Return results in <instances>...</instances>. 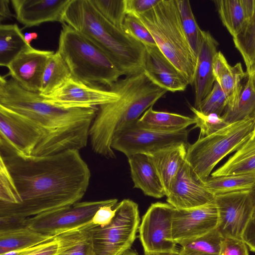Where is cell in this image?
I'll list each match as a JSON object with an SVG mask.
<instances>
[{"mask_svg": "<svg viewBox=\"0 0 255 255\" xmlns=\"http://www.w3.org/2000/svg\"><path fill=\"white\" fill-rule=\"evenodd\" d=\"M14 181L18 204L0 203V230L22 226L31 217L80 202L90 183L91 172L79 150L45 156H0Z\"/></svg>", "mask_w": 255, "mask_h": 255, "instance_id": "1", "label": "cell"}, {"mask_svg": "<svg viewBox=\"0 0 255 255\" xmlns=\"http://www.w3.org/2000/svg\"><path fill=\"white\" fill-rule=\"evenodd\" d=\"M0 106L26 117L41 129L42 137L33 152L34 156L84 148L98 110V107L57 106L46 101L39 92L25 90L3 76L0 77Z\"/></svg>", "mask_w": 255, "mask_h": 255, "instance_id": "2", "label": "cell"}, {"mask_svg": "<svg viewBox=\"0 0 255 255\" xmlns=\"http://www.w3.org/2000/svg\"><path fill=\"white\" fill-rule=\"evenodd\" d=\"M109 88L118 93L119 98L98 107L89 139L93 152L114 158L116 155L111 143L114 134L135 123L167 91L152 82L143 71L119 79Z\"/></svg>", "mask_w": 255, "mask_h": 255, "instance_id": "3", "label": "cell"}, {"mask_svg": "<svg viewBox=\"0 0 255 255\" xmlns=\"http://www.w3.org/2000/svg\"><path fill=\"white\" fill-rule=\"evenodd\" d=\"M63 22L99 47L123 75L143 71L145 46L108 21L90 0H71L64 12Z\"/></svg>", "mask_w": 255, "mask_h": 255, "instance_id": "4", "label": "cell"}, {"mask_svg": "<svg viewBox=\"0 0 255 255\" xmlns=\"http://www.w3.org/2000/svg\"><path fill=\"white\" fill-rule=\"evenodd\" d=\"M135 16L163 55L192 85L197 59L183 30L176 0H160L151 10Z\"/></svg>", "mask_w": 255, "mask_h": 255, "instance_id": "5", "label": "cell"}, {"mask_svg": "<svg viewBox=\"0 0 255 255\" xmlns=\"http://www.w3.org/2000/svg\"><path fill=\"white\" fill-rule=\"evenodd\" d=\"M57 51L72 76L86 84L110 88L123 75L99 47L66 23L62 24Z\"/></svg>", "mask_w": 255, "mask_h": 255, "instance_id": "6", "label": "cell"}, {"mask_svg": "<svg viewBox=\"0 0 255 255\" xmlns=\"http://www.w3.org/2000/svg\"><path fill=\"white\" fill-rule=\"evenodd\" d=\"M253 117L229 124L216 132L199 137L188 146L185 160L203 182L215 166L227 155L237 151L252 136Z\"/></svg>", "mask_w": 255, "mask_h": 255, "instance_id": "7", "label": "cell"}, {"mask_svg": "<svg viewBox=\"0 0 255 255\" xmlns=\"http://www.w3.org/2000/svg\"><path fill=\"white\" fill-rule=\"evenodd\" d=\"M112 222L104 227L92 229L93 255H121L131 247L136 238L140 219L137 203L128 199L117 204Z\"/></svg>", "mask_w": 255, "mask_h": 255, "instance_id": "8", "label": "cell"}, {"mask_svg": "<svg viewBox=\"0 0 255 255\" xmlns=\"http://www.w3.org/2000/svg\"><path fill=\"white\" fill-rule=\"evenodd\" d=\"M175 208L169 204L152 203L142 217L139 239L144 255L177 253L172 236V217Z\"/></svg>", "mask_w": 255, "mask_h": 255, "instance_id": "9", "label": "cell"}, {"mask_svg": "<svg viewBox=\"0 0 255 255\" xmlns=\"http://www.w3.org/2000/svg\"><path fill=\"white\" fill-rule=\"evenodd\" d=\"M41 137V129L33 122L0 106V156H32Z\"/></svg>", "mask_w": 255, "mask_h": 255, "instance_id": "10", "label": "cell"}, {"mask_svg": "<svg viewBox=\"0 0 255 255\" xmlns=\"http://www.w3.org/2000/svg\"><path fill=\"white\" fill-rule=\"evenodd\" d=\"M116 200L78 202L66 208L29 218L22 225L54 237L64 231L91 223L93 216L101 206Z\"/></svg>", "mask_w": 255, "mask_h": 255, "instance_id": "11", "label": "cell"}, {"mask_svg": "<svg viewBox=\"0 0 255 255\" xmlns=\"http://www.w3.org/2000/svg\"><path fill=\"white\" fill-rule=\"evenodd\" d=\"M136 122L114 134L111 143L113 150L128 157L136 154L147 155L175 143L188 144L187 129L175 132H160L141 128Z\"/></svg>", "mask_w": 255, "mask_h": 255, "instance_id": "12", "label": "cell"}, {"mask_svg": "<svg viewBox=\"0 0 255 255\" xmlns=\"http://www.w3.org/2000/svg\"><path fill=\"white\" fill-rule=\"evenodd\" d=\"M215 202L219 215L217 229L222 236L242 239L255 208L250 190L216 195Z\"/></svg>", "mask_w": 255, "mask_h": 255, "instance_id": "13", "label": "cell"}, {"mask_svg": "<svg viewBox=\"0 0 255 255\" xmlns=\"http://www.w3.org/2000/svg\"><path fill=\"white\" fill-rule=\"evenodd\" d=\"M42 96L46 101L67 108L99 107L119 98L112 89L87 84L73 76L56 90Z\"/></svg>", "mask_w": 255, "mask_h": 255, "instance_id": "14", "label": "cell"}, {"mask_svg": "<svg viewBox=\"0 0 255 255\" xmlns=\"http://www.w3.org/2000/svg\"><path fill=\"white\" fill-rule=\"evenodd\" d=\"M219 215L214 201L188 209H174L172 217V236L181 245L216 229Z\"/></svg>", "mask_w": 255, "mask_h": 255, "instance_id": "15", "label": "cell"}, {"mask_svg": "<svg viewBox=\"0 0 255 255\" xmlns=\"http://www.w3.org/2000/svg\"><path fill=\"white\" fill-rule=\"evenodd\" d=\"M166 197L167 202L174 208L188 209L210 203L214 201L215 196L185 160Z\"/></svg>", "mask_w": 255, "mask_h": 255, "instance_id": "16", "label": "cell"}, {"mask_svg": "<svg viewBox=\"0 0 255 255\" xmlns=\"http://www.w3.org/2000/svg\"><path fill=\"white\" fill-rule=\"evenodd\" d=\"M54 53L33 47L23 51L7 66L8 75L24 90L39 92L45 66Z\"/></svg>", "mask_w": 255, "mask_h": 255, "instance_id": "17", "label": "cell"}, {"mask_svg": "<svg viewBox=\"0 0 255 255\" xmlns=\"http://www.w3.org/2000/svg\"><path fill=\"white\" fill-rule=\"evenodd\" d=\"M71 0H11L14 17L23 28L47 22L63 24V15Z\"/></svg>", "mask_w": 255, "mask_h": 255, "instance_id": "18", "label": "cell"}, {"mask_svg": "<svg viewBox=\"0 0 255 255\" xmlns=\"http://www.w3.org/2000/svg\"><path fill=\"white\" fill-rule=\"evenodd\" d=\"M143 71L155 84L167 91H185L188 82L157 46H145Z\"/></svg>", "mask_w": 255, "mask_h": 255, "instance_id": "19", "label": "cell"}, {"mask_svg": "<svg viewBox=\"0 0 255 255\" xmlns=\"http://www.w3.org/2000/svg\"><path fill=\"white\" fill-rule=\"evenodd\" d=\"M218 42L209 31H202L192 84L195 93L194 107L196 109L211 92L215 82L213 63L218 52Z\"/></svg>", "mask_w": 255, "mask_h": 255, "instance_id": "20", "label": "cell"}, {"mask_svg": "<svg viewBox=\"0 0 255 255\" xmlns=\"http://www.w3.org/2000/svg\"><path fill=\"white\" fill-rule=\"evenodd\" d=\"M188 146L183 142L175 143L147 155L159 176L165 196L185 160Z\"/></svg>", "mask_w": 255, "mask_h": 255, "instance_id": "21", "label": "cell"}, {"mask_svg": "<svg viewBox=\"0 0 255 255\" xmlns=\"http://www.w3.org/2000/svg\"><path fill=\"white\" fill-rule=\"evenodd\" d=\"M215 81L225 93L228 101L225 110H231L237 104L243 88L241 82L247 77L241 63L231 66L221 51L217 53L213 63Z\"/></svg>", "mask_w": 255, "mask_h": 255, "instance_id": "22", "label": "cell"}, {"mask_svg": "<svg viewBox=\"0 0 255 255\" xmlns=\"http://www.w3.org/2000/svg\"><path fill=\"white\" fill-rule=\"evenodd\" d=\"M128 159L134 188L153 198L158 199L165 196L159 176L147 155L136 154Z\"/></svg>", "mask_w": 255, "mask_h": 255, "instance_id": "23", "label": "cell"}, {"mask_svg": "<svg viewBox=\"0 0 255 255\" xmlns=\"http://www.w3.org/2000/svg\"><path fill=\"white\" fill-rule=\"evenodd\" d=\"M195 123L194 117L156 111L153 109V106L146 110L136 122L141 128L164 132L180 131Z\"/></svg>", "mask_w": 255, "mask_h": 255, "instance_id": "24", "label": "cell"}, {"mask_svg": "<svg viewBox=\"0 0 255 255\" xmlns=\"http://www.w3.org/2000/svg\"><path fill=\"white\" fill-rule=\"evenodd\" d=\"M94 226L91 222L56 235L55 255H93L92 229Z\"/></svg>", "mask_w": 255, "mask_h": 255, "instance_id": "25", "label": "cell"}, {"mask_svg": "<svg viewBox=\"0 0 255 255\" xmlns=\"http://www.w3.org/2000/svg\"><path fill=\"white\" fill-rule=\"evenodd\" d=\"M54 237L43 234L26 226L0 230V255L32 247Z\"/></svg>", "mask_w": 255, "mask_h": 255, "instance_id": "26", "label": "cell"}, {"mask_svg": "<svg viewBox=\"0 0 255 255\" xmlns=\"http://www.w3.org/2000/svg\"><path fill=\"white\" fill-rule=\"evenodd\" d=\"M255 173V138L248 140L211 177Z\"/></svg>", "mask_w": 255, "mask_h": 255, "instance_id": "27", "label": "cell"}, {"mask_svg": "<svg viewBox=\"0 0 255 255\" xmlns=\"http://www.w3.org/2000/svg\"><path fill=\"white\" fill-rule=\"evenodd\" d=\"M33 47L28 45L17 24L0 25V65L7 67L21 52Z\"/></svg>", "mask_w": 255, "mask_h": 255, "instance_id": "28", "label": "cell"}, {"mask_svg": "<svg viewBox=\"0 0 255 255\" xmlns=\"http://www.w3.org/2000/svg\"><path fill=\"white\" fill-rule=\"evenodd\" d=\"M72 77L67 65L57 51L47 61L39 93L48 95L64 84Z\"/></svg>", "mask_w": 255, "mask_h": 255, "instance_id": "29", "label": "cell"}, {"mask_svg": "<svg viewBox=\"0 0 255 255\" xmlns=\"http://www.w3.org/2000/svg\"><path fill=\"white\" fill-rule=\"evenodd\" d=\"M204 184L215 196L251 190L255 185V173L211 177L204 182Z\"/></svg>", "mask_w": 255, "mask_h": 255, "instance_id": "30", "label": "cell"}, {"mask_svg": "<svg viewBox=\"0 0 255 255\" xmlns=\"http://www.w3.org/2000/svg\"><path fill=\"white\" fill-rule=\"evenodd\" d=\"M223 25L235 37L247 23L241 0H215L214 1Z\"/></svg>", "mask_w": 255, "mask_h": 255, "instance_id": "31", "label": "cell"}, {"mask_svg": "<svg viewBox=\"0 0 255 255\" xmlns=\"http://www.w3.org/2000/svg\"><path fill=\"white\" fill-rule=\"evenodd\" d=\"M247 77L237 104L231 110H225L222 116L228 124L252 117L255 112V86L252 76Z\"/></svg>", "mask_w": 255, "mask_h": 255, "instance_id": "32", "label": "cell"}, {"mask_svg": "<svg viewBox=\"0 0 255 255\" xmlns=\"http://www.w3.org/2000/svg\"><path fill=\"white\" fill-rule=\"evenodd\" d=\"M236 48L242 56L247 75L255 71V10L240 33L233 37Z\"/></svg>", "mask_w": 255, "mask_h": 255, "instance_id": "33", "label": "cell"}, {"mask_svg": "<svg viewBox=\"0 0 255 255\" xmlns=\"http://www.w3.org/2000/svg\"><path fill=\"white\" fill-rule=\"evenodd\" d=\"M224 237L217 228L180 245V255H219Z\"/></svg>", "mask_w": 255, "mask_h": 255, "instance_id": "34", "label": "cell"}, {"mask_svg": "<svg viewBox=\"0 0 255 255\" xmlns=\"http://www.w3.org/2000/svg\"><path fill=\"white\" fill-rule=\"evenodd\" d=\"M183 28L197 59L200 49L202 30L198 25L188 0H176Z\"/></svg>", "mask_w": 255, "mask_h": 255, "instance_id": "35", "label": "cell"}, {"mask_svg": "<svg viewBox=\"0 0 255 255\" xmlns=\"http://www.w3.org/2000/svg\"><path fill=\"white\" fill-rule=\"evenodd\" d=\"M100 13L111 23L123 29L126 17L125 0H90Z\"/></svg>", "mask_w": 255, "mask_h": 255, "instance_id": "36", "label": "cell"}, {"mask_svg": "<svg viewBox=\"0 0 255 255\" xmlns=\"http://www.w3.org/2000/svg\"><path fill=\"white\" fill-rule=\"evenodd\" d=\"M190 108L196 120L194 128L200 129L199 137L208 136L229 124L222 116L215 113L204 114L192 106Z\"/></svg>", "mask_w": 255, "mask_h": 255, "instance_id": "37", "label": "cell"}, {"mask_svg": "<svg viewBox=\"0 0 255 255\" xmlns=\"http://www.w3.org/2000/svg\"><path fill=\"white\" fill-rule=\"evenodd\" d=\"M228 101L219 84L215 81L211 92L201 102L198 109L204 114L215 113L219 116L224 113Z\"/></svg>", "mask_w": 255, "mask_h": 255, "instance_id": "38", "label": "cell"}, {"mask_svg": "<svg viewBox=\"0 0 255 255\" xmlns=\"http://www.w3.org/2000/svg\"><path fill=\"white\" fill-rule=\"evenodd\" d=\"M20 202L13 178L3 159L0 157V203L18 204Z\"/></svg>", "mask_w": 255, "mask_h": 255, "instance_id": "39", "label": "cell"}, {"mask_svg": "<svg viewBox=\"0 0 255 255\" xmlns=\"http://www.w3.org/2000/svg\"><path fill=\"white\" fill-rule=\"evenodd\" d=\"M123 29L128 34L141 42L145 46H157L147 28L136 16L127 15Z\"/></svg>", "mask_w": 255, "mask_h": 255, "instance_id": "40", "label": "cell"}, {"mask_svg": "<svg viewBox=\"0 0 255 255\" xmlns=\"http://www.w3.org/2000/svg\"><path fill=\"white\" fill-rule=\"evenodd\" d=\"M118 200L101 206L93 216L91 222L96 226L104 227L109 225L117 211Z\"/></svg>", "mask_w": 255, "mask_h": 255, "instance_id": "41", "label": "cell"}, {"mask_svg": "<svg viewBox=\"0 0 255 255\" xmlns=\"http://www.w3.org/2000/svg\"><path fill=\"white\" fill-rule=\"evenodd\" d=\"M247 245L242 239L224 238L219 255H249Z\"/></svg>", "mask_w": 255, "mask_h": 255, "instance_id": "42", "label": "cell"}, {"mask_svg": "<svg viewBox=\"0 0 255 255\" xmlns=\"http://www.w3.org/2000/svg\"><path fill=\"white\" fill-rule=\"evenodd\" d=\"M160 0H125L127 15L137 16L144 14L156 5Z\"/></svg>", "mask_w": 255, "mask_h": 255, "instance_id": "43", "label": "cell"}, {"mask_svg": "<svg viewBox=\"0 0 255 255\" xmlns=\"http://www.w3.org/2000/svg\"><path fill=\"white\" fill-rule=\"evenodd\" d=\"M57 242L55 237L49 241L35 246L23 255H55Z\"/></svg>", "mask_w": 255, "mask_h": 255, "instance_id": "44", "label": "cell"}, {"mask_svg": "<svg viewBox=\"0 0 255 255\" xmlns=\"http://www.w3.org/2000/svg\"><path fill=\"white\" fill-rule=\"evenodd\" d=\"M242 240L251 251L255 252V218L252 217L248 223L243 233Z\"/></svg>", "mask_w": 255, "mask_h": 255, "instance_id": "45", "label": "cell"}, {"mask_svg": "<svg viewBox=\"0 0 255 255\" xmlns=\"http://www.w3.org/2000/svg\"><path fill=\"white\" fill-rule=\"evenodd\" d=\"M9 0H0V21L2 22L6 20H11L14 17L10 9ZM0 23V24H1Z\"/></svg>", "mask_w": 255, "mask_h": 255, "instance_id": "46", "label": "cell"}, {"mask_svg": "<svg viewBox=\"0 0 255 255\" xmlns=\"http://www.w3.org/2000/svg\"><path fill=\"white\" fill-rule=\"evenodd\" d=\"M247 22L253 15L255 10V0H241Z\"/></svg>", "mask_w": 255, "mask_h": 255, "instance_id": "47", "label": "cell"}, {"mask_svg": "<svg viewBox=\"0 0 255 255\" xmlns=\"http://www.w3.org/2000/svg\"><path fill=\"white\" fill-rule=\"evenodd\" d=\"M38 37V34L36 32H26L24 34V37L25 41L28 45L31 46V42L34 39H37Z\"/></svg>", "mask_w": 255, "mask_h": 255, "instance_id": "48", "label": "cell"}, {"mask_svg": "<svg viewBox=\"0 0 255 255\" xmlns=\"http://www.w3.org/2000/svg\"><path fill=\"white\" fill-rule=\"evenodd\" d=\"M121 255H139L135 251L129 249L126 251H125L124 253H123Z\"/></svg>", "mask_w": 255, "mask_h": 255, "instance_id": "49", "label": "cell"}, {"mask_svg": "<svg viewBox=\"0 0 255 255\" xmlns=\"http://www.w3.org/2000/svg\"><path fill=\"white\" fill-rule=\"evenodd\" d=\"M251 195L252 196V198L253 200V203L255 206V186L250 190Z\"/></svg>", "mask_w": 255, "mask_h": 255, "instance_id": "50", "label": "cell"}, {"mask_svg": "<svg viewBox=\"0 0 255 255\" xmlns=\"http://www.w3.org/2000/svg\"><path fill=\"white\" fill-rule=\"evenodd\" d=\"M254 118V130L253 131V133L252 134V136L250 138V139H252L254 138H255V112L254 113V115L252 116Z\"/></svg>", "mask_w": 255, "mask_h": 255, "instance_id": "51", "label": "cell"}, {"mask_svg": "<svg viewBox=\"0 0 255 255\" xmlns=\"http://www.w3.org/2000/svg\"><path fill=\"white\" fill-rule=\"evenodd\" d=\"M152 255H180L179 252L177 253H160Z\"/></svg>", "mask_w": 255, "mask_h": 255, "instance_id": "52", "label": "cell"}, {"mask_svg": "<svg viewBox=\"0 0 255 255\" xmlns=\"http://www.w3.org/2000/svg\"><path fill=\"white\" fill-rule=\"evenodd\" d=\"M250 75L252 77L253 82H254L255 86V71L252 74H250Z\"/></svg>", "mask_w": 255, "mask_h": 255, "instance_id": "53", "label": "cell"}, {"mask_svg": "<svg viewBox=\"0 0 255 255\" xmlns=\"http://www.w3.org/2000/svg\"><path fill=\"white\" fill-rule=\"evenodd\" d=\"M253 218H255V208H254V212H253Z\"/></svg>", "mask_w": 255, "mask_h": 255, "instance_id": "54", "label": "cell"}]
</instances>
